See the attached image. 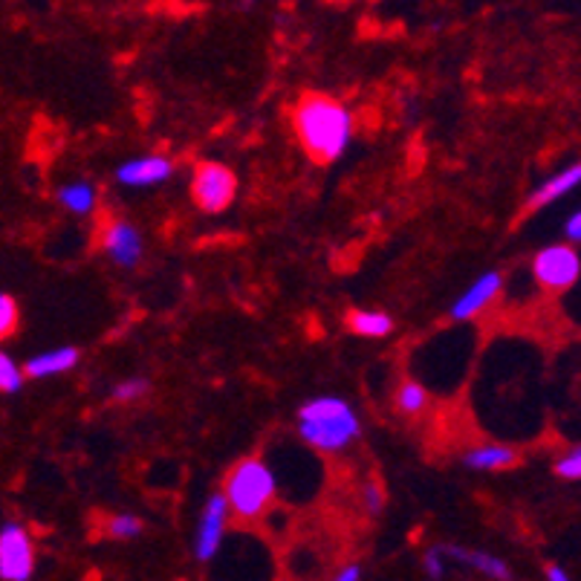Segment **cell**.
<instances>
[{
	"instance_id": "cell-1",
	"label": "cell",
	"mask_w": 581,
	"mask_h": 581,
	"mask_svg": "<svg viewBox=\"0 0 581 581\" xmlns=\"http://www.w3.org/2000/svg\"><path fill=\"white\" fill-rule=\"evenodd\" d=\"M295 137L316 163H336L353 142V113L325 93L304 96L292 111Z\"/></svg>"
},
{
	"instance_id": "cell-25",
	"label": "cell",
	"mask_w": 581,
	"mask_h": 581,
	"mask_svg": "<svg viewBox=\"0 0 581 581\" xmlns=\"http://www.w3.org/2000/svg\"><path fill=\"white\" fill-rule=\"evenodd\" d=\"M565 238H567V243H579L581 240V214L579 212L570 214V220L565 223Z\"/></svg>"
},
{
	"instance_id": "cell-20",
	"label": "cell",
	"mask_w": 581,
	"mask_h": 581,
	"mask_svg": "<svg viewBox=\"0 0 581 581\" xmlns=\"http://www.w3.org/2000/svg\"><path fill=\"white\" fill-rule=\"evenodd\" d=\"M148 391H151V382L142 377H134V379H125V382H116L111 391V400L122 402V405H130V402L146 400Z\"/></svg>"
},
{
	"instance_id": "cell-6",
	"label": "cell",
	"mask_w": 581,
	"mask_h": 581,
	"mask_svg": "<svg viewBox=\"0 0 581 581\" xmlns=\"http://www.w3.org/2000/svg\"><path fill=\"white\" fill-rule=\"evenodd\" d=\"M35 576L33 535L21 523L9 521L0 527V579L29 581Z\"/></svg>"
},
{
	"instance_id": "cell-8",
	"label": "cell",
	"mask_w": 581,
	"mask_h": 581,
	"mask_svg": "<svg viewBox=\"0 0 581 581\" xmlns=\"http://www.w3.org/2000/svg\"><path fill=\"white\" fill-rule=\"evenodd\" d=\"M229 504L223 492H214L209 501H205L203 513H200V521H197L194 532V558L197 561H212L217 556V550L223 544V535H226V527H229Z\"/></svg>"
},
{
	"instance_id": "cell-12",
	"label": "cell",
	"mask_w": 581,
	"mask_h": 581,
	"mask_svg": "<svg viewBox=\"0 0 581 581\" xmlns=\"http://www.w3.org/2000/svg\"><path fill=\"white\" fill-rule=\"evenodd\" d=\"M440 553H443L449 565L454 561V565L469 567V570L487 576V579H501V581L513 579V570H509V565H506L504 558L489 556V553H483V550H469V547H457V544H452V547H440Z\"/></svg>"
},
{
	"instance_id": "cell-24",
	"label": "cell",
	"mask_w": 581,
	"mask_h": 581,
	"mask_svg": "<svg viewBox=\"0 0 581 581\" xmlns=\"http://www.w3.org/2000/svg\"><path fill=\"white\" fill-rule=\"evenodd\" d=\"M422 567H426V573L431 576V579H443L449 561H445V556L440 553V547H431L426 556H422Z\"/></svg>"
},
{
	"instance_id": "cell-10",
	"label": "cell",
	"mask_w": 581,
	"mask_h": 581,
	"mask_svg": "<svg viewBox=\"0 0 581 581\" xmlns=\"http://www.w3.org/2000/svg\"><path fill=\"white\" fill-rule=\"evenodd\" d=\"M174 163L163 154L151 156H137V160H128V163L119 165L116 172V180L128 189H154V186H163L165 180H172Z\"/></svg>"
},
{
	"instance_id": "cell-3",
	"label": "cell",
	"mask_w": 581,
	"mask_h": 581,
	"mask_svg": "<svg viewBox=\"0 0 581 581\" xmlns=\"http://www.w3.org/2000/svg\"><path fill=\"white\" fill-rule=\"evenodd\" d=\"M278 495V478L275 471L257 457L240 460L226 478L223 497L229 504V515L240 523H252L264 518Z\"/></svg>"
},
{
	"instance_id": "cell-26",
	"label": "cell",
	"mask_w": 581,
	"mask_h": 581,
	"mask_svg": "<svg viewBox=\"0 0 581 581\" xmlns=\"http://www.w3.org/2000/svg\"><path fill=\"white\" fill-rule=\"evenodd\" d=\"M362 576H365V570H362L359 565H348L344 570H339V573H336V579L339 581H359Z\"/></svg>"
},
{
	"instance_id": "cell-4",
	"label": "cell",
	"mask_w": 581,
	"mask_h": 581,
	"mask_svg": "<svg viewBox=\"0 0 581 581\" xmlns=\"http://www.w3.org/2000/svg\"><path fill=\"white\" fill-rule=\"evenodd\" d=\"M238 194V177L231 168L220 163H200L191 177V197L197 209L205 214L226 212Z\"/></svg>"
},
{
	"instance_id": "cell-23",
	"label": "cell",
	"mask_w": 581,
	"mask_h": 581,
	"mask_svg": "<svg viewBox=\"0 0 581 581\" xmlns=\"http://www.w3.org/2000/svg\"><path fill=\"white\" fill-rule=\"evenodd\" d=\"M362 504H365V509H368L370 515H379L382 509H386V495H382V487L379 483H365L362 487Z\"/></svg>"
},
{
	"instance_id": "cell-2",
	"label": "cell",
	"mask_w": 581,
	"mask_h": 581,
	"mask_svg": "<svg viewBox=\"0 0 581 581\" xmlns=\"http://www.w3.org/2000/svg\"><path fill=\"white\" fill-rule=\"evenodd\" d=\"M295 431L316 452L342 454L362 437V419L342 396H316L299 408Z\"/></svg>"
},
{
	"instance_id": "cell-19",
	"label": "cell",
	"mask_w": 581,
	"mask_h": 581,
	"mask_svg": "<svg viewBox=\"0 0 581 581\" xmlns=\"http://www.w3.org/2000/svg\"><path fill=\"white\" fill-rule=\"evenodd\" d=\"M24 368L0 348V393H17L24 388Z\"/></svg>"
},
{
	"instance_id": "cell-5",
	"label": "cell",
	"mask_w": 581,
	"mask_h": 581,
	"mask_svg": "<svg viewBox=\"0 0 581 581\" xmlns=\"http://www.w3.org/2000/svg\"><path fill=\"white\" fill-rule=\"evenodd\" d=\"M532 273H535V281L544 290L565 292L579 281L581 257L573 243H553V247L541 249L539 255H535Z\"/></svg>"
},
{
	"instance_id": "cell-22",
	"label": "cell",
	"mask_w": 581,
	"mask_h": 581,
	"mask_svg": "<svg viewBox=\"0 0 581 581\" xmlns=\"http://www.w3.org/2000/svg\"><path fill=\"white\" fill-rule=\"evenodd\" d=\"M556 475L561 480H579L581 478V452L579 449H570V452L558 457Z\"/></svg>"
},
{
	"instance_id": "cell-9",
	"label": "cell",
	"mask_w": 581,
	"mask_h": 581,
	"mask_svg": "<svg viewBox=\"0 0 581 581\" xmlns=\"http://www.w3.org/2000/svg\"><path fill=\"white\" fill-rule=\"evenodd\" d=\"M501 290H504V275L483 273L478 281L469 283V290L463 292L460 299L454 301L449 316H452L454 321H471V318H478L489 304H495Z\"/></svg>"
},
{
	"instance_id": "cell-18",
	"label": "cell",
	"mask_w": 581,
	"mask_h": 581,
	"mask_svg": "<svg viewBox=\"0 0 581 581\" xmlns=\"http://www.w3.org/2000/svg\"><path fill=\"white\" fill-rule=\"evenodd\" d=\"M142 530H146V521L139 518V515H113V518H108V535H111L113 541H134L142 535Z\"/></svg>"
},
{
	"instance_id": "cell-17",
	"label": "cell",
	"mask_w": 581,
	"mask_h": 581,
	"mask_svg": "<svg viewBox=\"0 0 581 581\" xmlns=\"http://www.w3.org/2000/svg\"><path fill=\"white\" fill-rule=\"evenodd\" d=\"M393 402H396V408H400L402 414L417 417V414H422V411L428 408V391L419 386V382H402V386L396 388Z\"/></svg>"
},
{
	"instance_id": "cell-7",
	"label": "cell",
	"mask_w": 581,
	"mask_h": 581,
	"mask_svg": "<svg viewBox=\"0 0 581 581\" xmlns=\"http://www.w3.org/2000/svg\"><path fill=\"white\" fill-rule=\"evenodd\" d=\"M102 249L104 255L111 257L113 264L122 269H134V266L146 257V240L142 231L125 217H111L102 226Z\"/></svg>"
},
{
	"instance_id": "cell-21",
	"label": "cell",
	"mask_w": 581,
	"mask_h": 581,
	"mask_svg": "<svg viewBox=\"0 0 581 581\" xmlns=\"http://www.w3.org/2000/svg\"><path fill=\"white\" fill-rule=\"evenodd\" d=\"M21 313H17V301L7 292H0V342H7L9 336L17 330Z\"/></svg>"
},
{
	"instance_id": "cell-14",
	"label": "cell",
	"mask_w": 581,
	"mask_h": 581,
	"mask_svg": "<svg viewBox=\"0 0 581 581\" xmlns=\"http://www.w3.org/2000/svg\"><path fill=\"white\" fill-rule=\"evenodd\" d=\"M581 180V165L573 163L570 168H565V172L553 174L550 180H544L539 186V189L532 191L530 200H527V212H539V209H547V205H553L556 200H561V197H567L570 191L579 186Z\"/></svg>"
},
{
	"instance_id": "cell-27",
	"label": "cell",
	"mask_w": 581,
	"mask_h": 581,
	"mask_svg": "<svg viewBox=\"0 0 581 581\" xmlns=\"http://www.w3.org/2000/svg\"><path fill=\"white\" fill-rule=\"evenodd\" d=\"M544 576H547L550 581H567V579H570V576H567L565 570H561V567H556V565L547 567V570H544Z\"/></svg>"
},
{
	"instance_id": "cell-16",
	"label": "cell",
	"mask_w": 581,
	"mask_h": 581,
	"mask_svg": "<svg viewBox=\"0 0 581 581\" xmlns=\"http://www.w3.org/2000/svg\"><path fill=\"white\" fill-rule=\"evenodd\" d=\"M348 327L362 339H386L393 333V318L386 310H351Z\"/></svg>"
},
{
	"instance_id": "cell-11",
	"label": "cell",
	"mask_w": 581,
	"mask_h": 581,
	"mask_svg": "<svg viewBox=\"0 0 581 581\" xmlns=\"http://www.w3.org/2000/svg\"><path fill=\"white\" fill-rule=\"evenodd\" d=\"M81 362V353L78 348H70V344H61V348H52V351L35 353L29 356L24 365V377L41 382V379L61 377V374H70Z\"/></svg>"
},
{
	"instance_id": "cell-15",
	"label": "cell",
	"mask_w": 581,
	"mask_h": 581,
	"mask_svg": "<svg viewBox=\"0 0 581 581\" xmlns=\"http://www.w3.org/2000/svg\"><path fill=\"white\" fill-rule=\"evenodd\" d=\"M55 197H59L61 209L70 214H76V217H87V214H93L96 205H99V191H96L93 182H87V180L64 182Z\"/></svg>"
},
{
	"instance_id": "cell-13",
	"label": "cell",
	"mask_w": 581,
	"mask_h": 581,
	"mask_svg": "<svg viewBox=\"0 0 581 581\" xmlns=\"http://www.w3.org/2000/svg\"><path fill=\"white\" fill-rule=\"evenodd\" d=\"M518 460H521L518 449L506 443H483L463 454V466L471 471H506L518 466Z\"/></svg>"
}]
</instances>
